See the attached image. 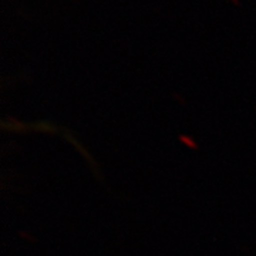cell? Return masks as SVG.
I'll return each instance as SVG.
<instances>
[]
</instances>
